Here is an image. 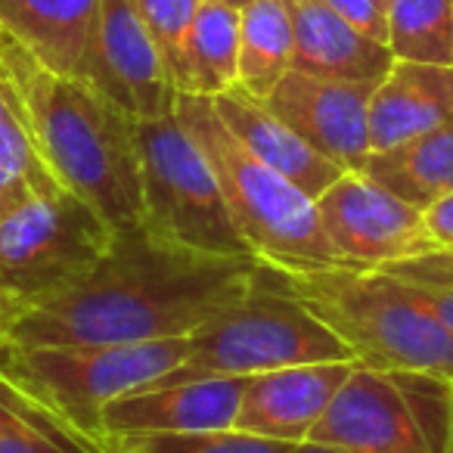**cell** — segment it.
Returning <instances> with one entry per match:
<instances>
[{
	"mask_svg": "<svg viewBox=\"0 0 453 453\" xmlns=\"http://www.w3.org/2000/svg\"><path fill=\"white\" fill-rule=\"evenodd\" d=\"M255 258H218L150 230L115 236L81 286L26 311L16 345H131L189 335L249 296Z\"/></svg>",
	"mask_w": 453,
	"mask_h": 453,
	"instance_id": "obj_1",
	"label": "cell"
},
{
	"mask_svg": "<svg viewBox=\"0 0 453 453\" xmlns=\"http://www.w3.org/2000/svg\"><path fill=\"white\" fill-rule=\"evenodd\" d=\"M0 90L59 187L90 202L119 236L143 230L137 121L131 115L121 112L90 81L41 65L4 28Z\"/></svg>",
	"mask_w": 453,
	"mask_h": 453,
	"instance_id": "obj_2",
	"label": "cell"
},
{
	"mask_svg": "<svg viewBox=\"0 0 453 453\" xmlns=\"http://www.w3.org/2000/svg\"><path fill=\"white\" fill-rule=\"evenodd\" d=\"M258 277L326 323L351 348L357 364L382 372H434L453 379V335L391 273L258 261Z\"/></svg>",
	"mask_w": 453,
	"mask_h": 453,
	"instance_id": "obj_3",
	"label": "cell"
},
{
	"mask_svg": "<svg viewBox=\"0 0 453 453\" xmlns=\"http://www.w3.org/2000/svg\"><path fill=\"white\" fill-rule=\"evenodd\" d=\"M174 115L205 152L226 211L255 258L280 267L339 265L317 218V202L252 156L220 121L211 96L180 94Z\"/></svg>",
	"mask_w": 453,
	"mask_h": 453,
	"instance_id": "obj_4",
	"label": "cell"
},
{
	"mask_svg": "<svg viewBox=\"0 0 453 453\" xmlns=\"http://www.w3.org/2000/svg\"><path fill=\"white\" fill-rule=\"evenodd\" d=\"M189 335L131 345H0V379L109 447L103 410L187 360Z\"/></svg>",
	"mask_w": 453,
	"mask_h": 453,
	"instance_id": "obj_5",
	"label": "cell"
},
{
	"mask_svg": "<svg viewBox=\"0 0 453 453\" xmlns=\"http://www.w3.org/2000/svg\"><path fill=\"white\" fill-rule=\"evenodd\" d=\"M326 360H354V354L302 302L267 286L255 271L249 296L193 329L187 360L150 385L214 376L249 379L280 366L326 364Z\"/></svg>",
	"mask_w": 453,
	"mask_h": 453,
	"instance_id": "obj_6",
	"label": "cell"
},
{
	"mask_svg": "<svg viewBox=\"0 0 453 453\" xmlns=\"http://www.w3.org/2000/svg\"><path fill=\"white\" fill-rule=\"evenodd\" d=\"M137 156L152 236L218 258H255L226 211L205 152L177 115L137 121Z\"/></svg>",
	"mask_w": 453,
	"mask_h": 453,
	"instance_id": "obj_7",
	"label": "cell"
},
{
	"mask_svg": "<svg viewBox=\"0 0 453 453\" xmlns=\"http://www.w3.org/2000/svg\"><path fill=\"white\" fill-rule=\"evenodd\" d=\"M115 230L72 189L0 220V289L28 311L81 286L115 246Z\"/></svg>",
	"mask_w": 453,
	"mask_h": 453,
	"instance_id": "obj_8",
	"label": "cell"
},
{
	"mask_svg": "<svg viewBox=\"0 0 453 453\" xmlns=\"http://www.w3.org/2000/svg\"><path fill=\"white\" fill-rule=\"evenodd\" d=\"M317 218L339 265L357 271H385L441 249L428 234L426 211L364 171H345L317 199Z\"/></svg>",
	"mask_w": 453,
	"mask_h": 453,
	"instance_id": "obj_9",
	"label": "cell"
},
{
	"mask_svg": "<svg viewBox=\"0 0 453 453\" xmlns=\"http://www.w3.org/2000/svg\"><path fill=\"white\" fill-rule=\"evenodd\" d=\"M84 81L94 84L134 121L174 115L180 96L140 16L137 0H103Z\"/></svg>",
	"mask_w": 453,
	"mask_h": 453,
	"instance_id": "obj_10",
	"label": "cell"
},
{
	"mask_svg": "<svg viewBox=\"0 0 453 453\" xmlns=\"http://www.w3.org/2000/svg\"><path fill=\"white\" fill-rule=\"evenodd\" d=\"M372 81H335L289 69L265 106L342 171H364L370 146Z\"/></svg>",
	"mask_w": 453,
	"mask_h": 453,
	"instance_id": "obj_11",
	"label": "cell"
},
{
	"mask_svg": "<svg viewBox=\"0 0 453 453\" xmlns=\"http://www.w3.org/2000/svg\"><path fill=\"white\" fill-rule=\"evenodd\" d=\"M308 441L345 453H432L391 372L357 364Z\"/></svg>",
	"mask_w": 453,
	"mask_h": 453,
	"instance_id": "obj_12",
	"label": "cell"
},
{
	"mask_svg": "<svg viewBox=\"0 0 453 453\" xmlns=\"http://www.w3.org/2000/svg\"><path fill=\"white\" fill-rule=\"evenodd\" d=\"M246 379H189L174 385H146L115 397L103 410L106 438L131 434H189L234 428Z\"/></svg>",
	"mask_w": 453,
	"mask_h": 453,
	"instance_id": "obj_13",
	"label": "cell"
},
{
	"mask_svg": "<svg viewBox=\"0 0 453 453\" xmlns=\"http://www.w3.org/2000/svg\"><path fill=\"white\" fill-rule=\"evenodd\" d=\"M354 366L357 360H326V364L280 366L249 376L234 428L258 438L302 444Z\"/></svg>",
	"mask_w": 453,
	"mask_h": 453,
	"instance_id": "obj_14",
	"label": "cell"
},
{
	"mask_svg": "<svg viewBox=\"0 0 453 453\" xmlns=\"http://www.w3.org/2000/svg\"><path fill=\"white\" fill-rule=\"evenodd\" d=\"M292 16V69L335 81L379 84L395 65L388 44L370 38L323 0H286Z\"/></svg>",
	"mask_w": 453,
	"mask_h": 453,
	"instance_id": "obj_15",
	"label": "cell"
},
{
	"mask_svg": "<svg viewBox=\"0 0 453 453\" xmlns=\"http://www.w3.org/2000/svg\"><path fill=\"white\" fill-rule=\"evenodd\" d=\"M220 121H224L234 137L246 146L252 156H258L265 165H271L277 174H283L289 183H296L304 196L320 199L345 171L326 156L308 146L289 125L277 119L265 100L242 90L240 84L230 88L226 94L211 96Z\"/></svg>",
	"mask_w": 453,
	"mask_h": 453,
	"instance_id": "obj_16",
	"label": "cell"
},
{
	"mask_svg": "<svg viewBox=\"0 0 453 453\" xmlns=\"http://www.w3.org/2000/svg\"><path fill=\"white\" fill-rule=\"evenodd\" d=\"M447 119H453V65L395 59L370 96V146L395 150Z\"/></svg>",
	"mask_w": 453,
	"mask_h": 453,
	"instance_id": "obj_17",
	"label": "cell"
},
{
	"mask_svg": "<svg viewBox=\"0 0 453 453\" xmlns=\"http://www.w3.org/2000/svg\"><path fill=\"white\" fill-rule=\"evenodd\" d=\"M100 7L103 0H0V28L41 65L84 81Z\"/></svg>",
	"mask_w": 453,
	"mask_h": 453,
	"instance_id": "obj_18",
	"label": "cell"
},
{
	"mask_svg": "<svg viewBox=\"0 0 453 453\" xmlns=\"http://www.w3.org/2000/svg\"><path fill=\"white\" fill-rule=\"evenodd\" d=\"M364 174L416 208H428L453 193V119L395 150L372 152Z\"/></svg>",
	"mask_w": 453,
	"mask_h": 453,
	"instance_id": "obj_19",
	"label": "cell"
},
{
	"mask_svg": "<svg viewBox=\"0 0 453 453\" xmlns=\"http://www.w3.org/2000/svg\"><path fill=\"white\" fill-rule=\"evenodd\" d=\"M240 84V10L202 0L183 53L180 94L218 96Z\"/></svg>",
	"mask_w": 453,
	"mask_h": 453,
	"instance_id": "obj_20",
	"label": "cell"
},
{
	"mask_svg": "<svg viewBox=\"0 0 453 453\" xmlns=\"http://www.w3.org/2000/svg\"><path fill=\"white\" fill-rule=\"evenodd\" d=\"M292 16L286 0H252L240 10V88L258 100L292 69Z\"/></svg>",
	"mask_w": 453,
	"mask_h": 453,
	"instance_id": "obj_21",
	"label": "cell"
},
{
	"mask_svg": "<svg viewBox=\"0 0 453 453\" xmlns=\"http://www.w3.org/2000/svg\"><path fill=\"white\" fill-rule=\"evenodd\" d=\"M0 453H112L0 379Z\"/></svg>",
	"mask_w": 453,
	"mask_h": 453,
	"instance_id": "obj_22",
	"label": "cell"
},
{
	"mask_svg": "<svg viewBox=\"0 0 453 453\" xmlns=\"http://www.w3.org/2000/svg\"><path fill=\"white\" fill-rule=\"evenodd\" d=\"M395 59L453 65V0H385Z\"/></svg>",
	"mask_w": 453,
	"mask_h": 453,
	"instance_id": "obj_23",
	"label": "cell"
},
{
	"mask_svg": "<svg viewBox=\"0 0 453 453\" xmlns=\"http://www.w3.org/2000/svg\"><path fill=\"white\" fill-rule=\"evenodd\" d=\"M57 189L63 187L7 100V112L0 115V220L47 199Z\"/></svg>",
	"mask_w": 453,
	"mask_h": 453,
	"instance_id": "obj_24",
	"label": "cell"
},
{
	"mask_svg": "<svg viewBox=\"0 0 453 453\" xmlns=\"http://www.w3.org/2000/svg\"><path fill=\"white\" fill-rule=\"evenodd\" d=\"M109 450L112 453H289L292 444L226 428V432L131 434V438H109Z\"/></svg>",
	"mask_w": 453,
	"mask_h": 453,
	"instance_id": "obj_25",
	"label": "cell"
},
{
	"mask_svg": "<svg viewBox=\"0 0 453 453\" xmlns=\"http://www.w3.org/2000/svg\"><path fill=\"white\" fill-rule=\"evenodd\" d=\"M432 453H453V379L434 372H391Z\"/></svg>",
	"mask_w": 453,
	"mask_h": 453,
	"instance_id": "obj_26",
	"label": "cell"
},
{
	"mask_svg": "<svg viewBox=\"0 0 453 453\" xmlns=\"http://www.w3.org/2000/svg\"><path fill=\"white\" fill-rule=\"evenodd\" d=\"M385 273L407 283L422 298L428 311L438 317V323L453 335V252L450 249H434L428 255L410 261L388 265Z\"/></svg>",
	"mask_w": 453,
	"mask_h": 453,
	"instance_id": "obj_27",
	"label": "cell"
},
{
	"mask_svg": "<svg viewBox=\"0 0 453 453\" xmlns=\"http://www.w3.org/2000/svg\"><path fill=\"white\" fill-rule=\"evenodd\" d=\"M199 7L202 0H137L140 16H143L177 90L183 84V53H187V38Z\"/></svg>",
	"mask_w": 453,
	"mask_h": 453,
	"instance_id": "obj_28",
	"label": "cell"
},
{
	"mask_svg": "<svg viewBox=\"0 0 453 453\" xmlns=\"http://www.w3.org/2000/svg\"><path fill=\"white\" fill-rule=\"evenodd\" d=\"M333 13H339L345 22L360 28L370 38L388 44V10L385 0H323Z\"/></svg>",
	"mask_w": 453,
	"mask_h": 453,
	"instance_id": "obj_29",
	"label": "cell"
},
{
	"mask_svg": "<svg viewBox=\"0 0 453 453\" xmlns=\"http://www.w3.org/2000/svg\"><path fill=\"white\" fill-rule=\"evenodd\" d=\"M426 211V224H428V234L432 240L438 242L441 249H450L453 252V193L441 196L438 202H432Z\"/></svg>",
	"mask_w": 453,
	"mask_h": 453,
	"instance_id": "obj_30",
	"label": "cell"
},
{
	"mask_svg": "<svg viewBox=\"0 0 453 453\" xmlns=\"http://www.w3.org/2000/svg\"><path fill=\"white\" fill-rule=\"evenodd\" d=\"M26 311L28 308L19 302V298H13L10 292L0 289V345H4V342H10L16 323L22 320V314H26Z\"/></svg>",
	"mask_w": 453,
	"mask_h": 453,
	"instance_id": "obj_31",
	"label": "cell"
},
{
	"mask_svg": "<svg viewBox=\"0 0 453 453\" xmlns=\"http://www.w3.org/2000/svg\"><path fill=\"white\" fill-rule=\"evenodd\" d=\"M289 453H345V450H335V447L317 444V441H302V444H292Z\"/></svg>",
	"mask_w": 453,
	"mask_h": 453,
	"instance_id": "obj_32",
	"label": "cell"
},
{
	"mask_svg": "<svg viewBox=\"0 0 453 453\" xmlns=\"http://www.w3.org/2000/svg\"><path fill=\"white\" fill-rule=\"evenodd\" d=\"M220 4H230V7L242 10V7H249V4H252V0H220Z\"/></svg>",
	"mask_w": 453,
	"mask_h": 453,
	"instance_id": "obj_33",
	"label": "cell"
},
{
	"mask_svg": "<svg viewBox=\"0 0 453 453\" xmlns=\"http://www.w3.org/2000/svg\"><path fill=\"white\" fill-rule=\"evenodd\" d=\"M7 112V96H4V90H0V115Z\"/></svg>",
	"mask_w": 453,
	"mask_h": 453,
	"instance_id": "obj_34",
	"label": "cell"
}]
</instances>
